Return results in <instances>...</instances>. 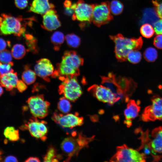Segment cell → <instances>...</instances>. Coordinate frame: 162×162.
I'll return each instance as SVG.
<instances>
[{"label": "cell", "instance_id": "obj_3", "mask_svg": "<svg viewBox=\"0 0 162 162\" xmlns=\"http://www.w3.org/2000/svg\"><path fill=\"white\" fill-rule=\"evenodd\" d=\"M94 136L87 137L82 133L72 134V136L65 138L62 142L61 148L64 154L67 158L64 161L68 162L73 157L77 156L80 150L87 146L94 139Z\"/></svg>", "mask_w": 162, "mask_h": 162}, {"label": "cell", "instance_id": "obj_19", "mask_svg": "<svg viewBox=\"0 0 162 162\" xmlns=\"http://www.w3.org/2000/svg\"><path fill=\"white\" fill-rule=\"evenodd\" d=\"M127 108L124 111V115L126 120H131L136 117L140 110V106L138 102L133 100L128 101Z\"/></svg>", "mask_w": 162, "mask_h": 162}, {"label": "cell", "instance_id": "obj_13", "mask_svg": "<svg viewBox=\"0 0 162 162\" xmlns=\"http://www.w3.org/2000/svg\"><path fill=\"white\" fill-rule=\"evenodd\" d=\"M94 4H89L83 0H78L76 3L74 12L72 16L73 20H77L81 23H90L92 21Z\"/></svg>", "mask_w": 162, "mask_h": 162}, {"label": "cell", "instance_id": "obj_42", "mask_svg": "<svg viewBox=\"0 0 162 162\" xmlns=\"http://www.w3.org/2000/svg\"><path fill=\"white\" fill-rule=\"evenodd\" d=\"M4 162H18L17 158L15 156L12 155H9L6 157L4 159Z\"/></svg>", "mask_w": 162, "mask_h": 162}, {"label": "cell", "instance_id": "obj_28", "mask_svg": "<svg viewBox=\"0 0 162 162\" xmlns=\"http://www.w3.org/2000/svg\"><path fill=\"white\" fill-rule=\"evenodd\" d=\"M109 6L111 13L115 15L121 14L124 8L122 3L118 0L112 1L110 4Z\"/></svg>", "mask_w": 162, "mask_h": 162}, {"label": "cell", "instance_id": "obj_20", "mask_svg": "<svg viewBox=\"0 0 162 162\" xmlns=\"http://www.w3.org/2000/svg\"><path fill=\"white\" fill-rule=\"evenodd\" d=\"M159 17L156 11L153 8H148L143 11V16L140 22V24L148 23L153 26L158 20Z\"/></svg>", "mask_w": 162, "mask_h": 162}, {"label": "cell", "instance_id": "obj_35", "mask_svg": "<svg viewBox=\"0 0 162 162\" xmlns=\"http://www.w3.org/2000/svg\"><path fill=\"white\" fill-rule=\"evenodd\" d=\"M152 2L158 17L162 19V2H159L156 0H152Z\"/></svg>", "mask_w": 162, "mask_h": 162}, {"label": "cell", "instance_id": "obj_8", "mask_svg": "<svg viewBox=\"0 0 162 162\" xmlns=\"http://www.w3.org/2000/svg\"><path fill=\"white\" fill-rule=\"evenodd\" d=\"M108 1L94 4L92 21L98 27L106 24L113 18Z\"/></svg>", "mask_w": 162, "mask_h": 162}, {"label": "cell", "instance_id": "obj_21", "mask_svg": "<svg viewBox=\"0 0 162 162\" xmlns=\"http://www.w3.org/2000/svg\"><path fill=\"white\" fill-rule=\"evenodd\" d=\"M36 74L28 66L25 67L22 78V80L27 85H31L34 82L36 79Z\"/></svg>", "mask_w": 162, "mask_h": 162}, {"label": "cell", "instance_id": "obj_5", "mask_svg": "<svg viewBox=\"0 0 162 162\" xmlns=\"http://www.w3.org/2000/svg\"><path fill=\"white\" fill-rule=\"evenodd\" d=\"M76 77L70 76L59 78L62 81L59 86V93L72 102L76 101L82 93L81 87Z\"/></svg>", "mask_w": 162, "mask_h": 162}, {"label": "cell", "instance_id": "obj_7", "mask_svg": "<svg viewBox=\"0 0 162 162\" xmlns=\"http://www.w3.org/2000/svg\"><path fill=\"white\" fill-rule=\"evenodd\" d=\"M28 107L34 117L43 118L48 114L50 103L45 100L43 94H37L29 98L27 101Z\"/></svg>", "mask_w": 162, "mask_h": 162}, {"label": "cell", "instance_id": "obj_43", "mask_svg": "<svg viewBox=\"0 0 162 162\" xmlns=\"http://www.w3.org/2000/svg\"><path fill=\"white\" fill-rule=\"evenodd\" d=\"M25 161L26 162H40V160L37 157H30L26 159Z\"/></svg>", "mask_w": 162, "mask_h": 162}, {"label": "cell", "instance_id": "obj_41", "mask_svg": "<svg viewBox=\"0 0 162 162\" xmlns=\"http://www.w3.org/2000/svg\"><path fill=\"white\" fill-rule=\"evenodd\" d=\"M7 45H10V42L6 41L4 39L0 38V52L5 50Z\"/></svg>", "mask_w": 162, "mask_h": 162}, {"label": "cell", "instance_id": "obj_44", "mask_svg": "<svg viewBox=\"0 0 162 162\" xmlns=\"http://www.w3.org/2000/svg\"><path fill=\"white\" fill-rule=\"evenodd\" d=\"M71 2L69 0H66L64 3V7H70L72 4Z\"/></svg>", "mask_w": 162, "mask_h": 162}, {"label": "cell", "instance_id": "obj_23", "mask_svg": "<svg viewBox=\"0 0 162 162\" xmlns=\"http://www.w3.org/2000/svg\"><path fill=\"white\" fill-rule=\"evenodd\" d=\"M57 154L56 149L52 145L49 146L46 154L43 157V161L45 162H58L57 158H61Z\"/></svg>", "mask_w": 162, "mask_h": 162}, {"label": "cell", "instance_id": "obj_40", "mask_svg": "<svg viewBox=\"0 0 162 162\" xmlns=\"http://www.w3.org/2000/svg\"><path fill=\"white\" fill-rule=\"evenodd\" d=\"M26 84L23 81L19 80L17 83L16 88L20 92H22L27 88Z\"/></svg>", "mask_w": 162, "mask_h": 162}, {"label": "cell", "instance_id": "obj_36", "mask_svg": "<svg viewBox=\"0 0 162 162\" xmlns=\"http://www.w3.org/2000/svg\"><path fill=\"white\" fill-rule=\"evenodd\" d=\"M153 26L154 30L157 34H162V19L157 21Z\"/></svg>", "mask_w": 162, "mask_h": 162}, {"label": "cell", "instance_id": "obj_14", "mask_svg": "<svg viewBox=\"0 0 162 162\" xmlns=\"http://www.w3.org/2000/svg\"><path fill=\"white\" fill-rule=\"evenodd\" d=\"M54 70L50 61L46 58L38 60L34 67V71L36 75L47 81H49V77L52 76Z\"/></svg>", "mask_w": 162, "mask_h": 162}, {"label": "cell", "instance_id": "obj_10", "mask_svg": "<svg viewBox=\"0 0 162 162\" xmlns=\"http://www.w3.org/2000/svg\"><path fill=\"white\" fill-rule=\"evenodd\" d=\"M151 105L146 107L142 114L143 121H162V97L157 95L153 96Z\"/></svg>", "mask_w": 162, "mask_h": 162}, {"label": "cell", "instance_id": "obj_25", "mask_svg": "<svg viewBox=\"0 0 162 162\" xmlns=\"http://www.w3.org/2000/svg\"><path fill=\"white\" fill-rule=\"evenodd\" d=\"M26 50L25 46L20 44H16L12 47L11 53L15 59H19L23 58L25 56Z\"/></svg>", "mask_w": 162, "mask_h": 162}, {"label": "cell", "instance_id": "obj_32", "mask_svg": "<svg viewBox=\"0 0 162 162\" xmlns=\"http://www.w3.org/2000/svg\"><path fill=\"white\" fill-rule=\"evenodd\" d=\"M24 37L26 40L27 44L29 50L32 51H37L36 40L32 35L29 34H25Z\"/></svg>", "mask_w": 162, "mask_h": 162}, {"label": "cell", "instance_id": "obj_22", "mask_svg": "<svg viewBox=\"0 0 162 162\" xmlns=\"http://www.w3.org/2000/svg\"><path fill=\"white\" fill-rule=\"evenodd\" d=\"M65 39L64 34L59 31L55 32L52 35L50 39L52 43L53 44L54 49L58 50L61 45L63 43Z\"/></svg>", "mask_w": 162, "mask_h": 162}, {"label": "cell", "instance_id": "obj_4", "mask_svg": "<svg viewBox=\"0 0 162 162\" xmlns=\"http://www.w3.org/2000/svg\"><path fill=\"white\" fill-rule=\"evenodd\" d=\"M21 16L15 17L10 14L0 15V33L4 35L13 34L20 37L26 31V25Z\"/></svg>", "mask_w": 162, "mask_h": 162}, {"label": "cell", "instance_id": "obj_46", "mask_svg": "<svg viewBox=\"0 0 162 162\" xmlns=\"http://www.w3.org/2000/svg\"><path fill=\"white\" fill-rule=\"evenodd\" d=\"M2 152L0 150V161L2 160Z\"/></svg>", "mask_w": 162, "mask_h": 162}, {"label": "cell", "instance_id": "obj_1", "mask_svg": "<svg viewBox=\"0 0 162 162\" xmlns=\"http://www.w3.org/2000/svg\"><path fill=\"white\" fill-rule=\"evenodd\" d=\"M84 63L83 59L74 51L65 52L61 62L57 65L52 76L53 77L77 76L80 75V67Z\"/></svg>", "mask_w": 162, "mask_h": 162}, {"label": "cell", "instance_id": "obj_11", "mask_svg": "<svg viewBox=\"0 0 162 162\" xmlns=\"http://www.w3.org/2000/svg\"><path fill=\"white\" fill-rule=\"evenodd\" d=\"M99 100L112 105L121 98L113 93L108 88L103 85H93L88 89Z\"/></svg>", "mask_w": 162, "mask_h": 162}, {"label": "cell", "instance_id": "obj_6", "mask_svg": "<svg viewBox=\"0 0 162 162\" xmlns=\"http://www.w3.org/2000/svg\"><path fill=\"white\" fill-rule=\"evenodd\" d=\"M146 154L124 144L117 147L116 152L110 161L116 162H145Z\"/></svg>", "mask_w": 162, "mask_h": 162}, {"label": "cell", "instance_id": "obj_39", "mask_svg": "<svg viewBox=\"0 0 162 162\" xmlns=\"http://www.w3.org/2000/svg\"><path fill=\"white\" fill-rule=\"evenodd\" d=\"M76 3H74L70 7H65L64 10V14L67 16H72L74 12Z\"/></svg>", "mask_w": 162, "mask_h": 162}, {"label": "cell", "instance_id": "obj_45", "mask_svg": "<svg viewBox=\"0 0 162 162\" xmlns=\"http://www.w3.org/2000/svg\"><path fill=\"white\" fill-rule=\"evenodd\" d=\"M3 89L1 86L0 85V96H1V95L3 94Z\"/></svg>", "mask_w": 162, "mask_h": 162}, {"label": "cell", "instance_id": "obj_18", "mask_svg": "<svg viewBox=\"0 0 162 162\" xmlns=\"http://www.w3.org/2000/svg\"><path fill=\"white\" fill-rule=\"evenodd\" d=\"M18 80L17 74L14 71L0 75V84L8 91L16 87Z\"/></svg>", "mask_w": 162, "mask_h": 162}, {"label": "cell", "instance_id": "obj_9", "mask_svg": "<svg viewBox=\"0 0 162 162\" xmlns=\"http://www.w3.org/2000/svg\"><path fill=\"white\" fill-rule=\"evenodd\" d=\"M37 118L33 117L27 123L21 126L22 130H28L33 137L45 141L47 139L48 129L46 126L47 122L44 121H40Z\"/></svg>", "mask_w": 162, "mask_h": 162}, {"label": "cell", "instance_id": "obj_24", "mask_svg": "<svg viewBox=\"0 0 162 162\" xmlns=\"http://www.w3.org/2000/svg\"><path fill=\"white\" fill-rule=\"evenodd\" d=\"M4 135L9 140L16 141L20 138L19 130L12 126L6 127L4 130Z\"/></svg>", "mask_w": 162, "mask_h": 162}, {"label": "cell", "instance_id": "obj_30", "mask_svg": "<svg viewBox=\"0 0 162 162\" xmlns=\"http://www.w3.org/2000/svg\"><path fill=\"white\" fill-rule=\"evenodd\" d=\"M140 32L144 37L150 38L153 35L154 30L150 24L146 23L143 24L141 27Z\"/></svg>", "mask_w": 162, "mask_h": 162}, {"label": "cell", "instance_id": "obj_2", "mask_svg": "<svg viewBox=\"0 0 162 162\" xmlns=\"http://www.w3.org/2000/svg\"><path fill=\"white\" fill-rule=\"evenodd\" d=\"M110 38L115 43L114 52L119 62L127 61L128 53L132 50L140 49L143 44V40L141 37L138 38H128L118 34L115 35L110 36Z\"/></svg>", "mask_w": 162, "mask_h": 162}, {"label": "cell", "instance_id": "obj_15", "mask_svg": "<svg viewBox=\"0 0 162 162\" xmlns=\"http://www.w3.org/2000/svg\"><path fill=\"white\" fill-rule=\"evenodd\" d=\"M43 15L41 26L44 29L52 31L61 26V22L54 8L50 9Z\"/></svg>", "mask_w": 162, "mask_h": 162}, {"label": "cell", "instance_id": "obj_17", "mask_svg": "<svg viewBox=\"0 0 162 162\" xmlns=\"http://www.w3.org/2000/svg\"><path fill=\"white\" fill-rule=\"evenodd\" d=\"M54 5L50 2L49 0H34L31 4L29 11L44 15L48 10L54 8Z\"/></svg>", "mask_w": 162, "mask_h": 162}, {"label": "cell", "instance_id": "obj_27", "mask_svg": "<svg viewBox=\"0 0 162 162\" xmlns=\"http://www.w3.org/2000/svg\"><path fill=\"white\" fill-rule=\"evenodd\" d=\"M65 39L68 45L71 47L77 48L80 44L81 40L80 38L74 34H67L65 37Z\"/></svg>", "mask_w": 162, "mask_h": 162}, {"label": "cell", "instance_id": "obj_29", "mask_svg": "<svg viewBox=\"0 0 162 162\" xmlns=\"http://www.w3.org/2000/svg\"><path fill=\"white\" fill-rule=\"evenodd\" d=\"M158 55L157 50L152 47L147 48L143 53L144 58L146 61L149 62L155 61L157 58Z\"/></svg>", "mask_w": 162, "mask_h": 162}, {"label": "cell", "instance_id": "obj_26", "mask_svg": "<svg viewBox=\"0 0 162 162\" xmlns=\"http://www.w3.org/2000/svg\"><path fill=\"white\" fill-rule=\"evenodd\" d=\"M69 100L64 97L59 99L57 107L58 110L63 113H68L71 110L72 106Z\"/></svg>", "mask_w": 162, "mask_h": 162}, {"label": "cell", "instance_id": "obj_16", "mask_svg": "<svg viewBox=\"0 0 162 162\" xmlns=\"http://www.w3.org/2000/svg\"><path fill=\"white\" fill-rule=\"evenodd\" d=\"M152 139L148 145L153 153H162V127L154 129L152 133Z\"/></svg>", "mask_w": 162, "mask_h": 162}, {"label": "cell", "instance_id": "obj_12", "mask_svg": "<svg viewBox=\"0 0 162 162\" xmlns=\"http://www.w3.org/2000/svg\"><path fill=\"white\" fill-rule=\"evenodd\" d=\"M52 120L64 128H72L82 125L83 118L78 116V113L63 114L55 111L52 116Z\"/></svg>", "mask_w": 162, "mask_h": 162}, {"label": "cell", "instance_id": "obj_33", "mask_svg": "<svg viewBox=\"0 0 162 162\" xmlns=\"http://www.w3.org/2000/svg\"><path fill=\"white\" fill-rule=\"evenodd\" d=\"M13 65V62H12L8 63L0 62V75L14 71L12 68Z\"/></svg>", "mask_w": 162, "mask_h": 162}, {"label": "cell", "instance_id": "obj_38", "mask_svg": "<svg viewBox=\"0 0 162 162\" xmlns=\"http://www.w3.org/2000/svg\"><path fill=\"white\" fill-rule=\"evenodd\" d=\"M16 6L18 8L22 9L26 8L28 5V0H14Z\"/></svg>", "mask_w": 162, "mask_h": 162}, {"label": "cell", "instance_id": "obj_31", "mask_svg": "<svg viewBox=\"0 0 162 162\" xmlns=\"http://www.w3.org/2000/svg\"><path fill=\"white\" fill-rule=\"evenodd\" d=\"M142 58L141 53L137 50H133L130 51L128 54L127 59L130 62L136 64L140 62Z\"/></svg>", "mask_w": 162, "mask_h": 162}, {"label": "cell", "instance_id": "obj_34", "mask_svg": "<svg viewBox=\"0 0 162 162\" xmlns=\"http://www.w3.org/2000/svg\"><path fill=\"white\" fill-rule=\"evenodd\" d=\"M12 55L11 53L7 50H4L0 52V62L8 63L11 62Z\"/></svg>", "mask_w": 162, "mask_h": 162}, {"label": "cell", "instance_id": "obj_37", "mask_svg": "<svg viewBox=\"0 0 162 162\" xmlns=\"http://www.w3.org/2000/svg\"><path fill=\"white\" fill-rule=\"evenodd\" d=\"M153 44L158 49H162V34L157 35L154 38Z\"/></svg>", "mask_w": 162, "mask_h": 162}]
</instances>
